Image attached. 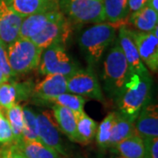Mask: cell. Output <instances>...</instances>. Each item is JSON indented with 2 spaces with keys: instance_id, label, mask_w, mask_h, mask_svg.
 Listing matches in <instances>:
<instances>
[{
  "instance_id": "obj_1",
  "label": "cell",
  "mask_w": 158,
  "mask_h": 158,
  "mask_svg": "<svg viewBox=\"0 0 158 158\" xmlns=\"http://www.w3.org/2000/svg\"><path fill=\"white\" fill-rule=\"evenodd\" d=\"M127 21L118 23H98L80 34L78 44L89 67L92 68L101 60L108 46L116 38L117 29Z\"/></svg>"
},
{
  "instance_id": "obj_2",
  "label": "cell",
  "mask_w": 158,
  "mask_h": 158,
  "mask_svg": "<svg viewBox=\"0 0 158 158\" xmlns=\"http://www.w3.org/2000/svg\"><path fill=\"white\" fill-rule=\"evenodd\" d=\"M151 87L152 80L149 73L130 75L121 94L115 100L119 113L135 121L141 109L149 102Z\"/></svg>"
},
{
  "instance_id": "obj_3",
  "label": "cell",
  "mask_w": 158,
  "mask_h": 158,
  "mask_svg": "<svg viewBox=\"0 0 158 158\" xmlns=\"http://www.w3.org/2000/svg\"><path fill=\"white\" fill-rule=\"evenodd\" d=\"M129 77L128 64L117 40L114 47L109 50L104 62L102 81L106 95L116 100Z\"/></svg>"
},
{
  "instance_id": "obj_4",
  "label": "cell",
  "mask_w": 158,
  "mask_h": 158,
  "mask_svg": "<svg viewBox=\"0 0 158 158\" xmlns=\"http://www.w3.org/2000/svg\"><path fill=\"white\" fill-rule=\"evenodd\" d=\"M6 54L11 70L17 76L39 67L42 50L32 40L18 38L6 47Z\"/></svg>"
},
{
  "instance_id": "obj_5",
  "label": "cell",
  "mask_w": 158,
  "mask_h": 158,
  "mask_svg": "<svg viewBox=\"0 0 158 158\" xmlns=\"http://www.w3.org/2000/svg\"><path fill=\"white\" fill-rule=\"evenodd\" d=\"M59 8L69 21L77 24L106 21L104 0H59Z\"/></svg>"
},
{
  "instance_id": "obj_6",
  "label": "cell",
  "mask_w": 158,
  "mask_h": 158,
  "mask_svg": "<svg viewBox=\"0 0 158 158\" xmlns=\"http://www.w3.org/2000/svg\"><path fill=\"white\" fill-rule=\"evenodd\" d=\"M79 69L78 64L69 56L65 47L60 43H53L44 49L39 64L40 75L60 74L70 77Z\"/></svg>"
},
{
  "instance_id": "obj_7",
  "label": "cell",
  "mask_w": 158,
  "mask_h": 158,
  "mask_svg": "<svg viewBox=\"0 0 158 158\" xmlns=\"http://www.w3.org/2000/svg\"><path fill=\"white\" fill-rule=\"evenodd\" d=\"M68 91L79 96L104 101V94L96 73L92 68L79 69L67 80Z\"/></svg>"
},
{
  "instance_id": "obj_8",
  "label": "cell",
  "mask_w": 158,
  "mask_h": 158,
  "mask_svg": "<svg viewBox=\"0 0 158 158\" xmlns=\"http://www.w3.org/2000/svg\"><path fill=\"white\" fill-rule=\"evenodd\" d=\"M72 32L71 23L62 13L58 18L48 23L40 33L36 34L30 40L43 51L53 43L65 45Z\"/></svg>"
},
{
  "instance_id": "obj_9",
  "label": "cell",
  "mask_w": 158,
  "mask_h": 158,
  "mask_svg": "<svg viewBox=\"0 0 158 158\" xmlns=\"http://www.w3.org/2000/svg\"><path fill=\"white\" fill-rule=\"evenodd\" d=\"M158 27L151 32L133 31V37L141 62L153 72L158 69Z\"/></svg>"
},
{
  "instance_id": "obj_10",
  "label": "cell",
  "mask_w": 158,
  "mask_h": 158,
  "mask_svg": "<svg viewBox=\"0 0 158 158\" xmlns=\"http://www.w3.org/2000/svg\"><path fill=\"white\" fill-rule=\"evenodd\" d=\"M36 119L40 141L45 146L55 150L60 156H66V152L62 146L59 133V127L50 112L48 110L40 112L36 114Z\"/></svg>"
},
{
  "instance_id": "obj_11",
  "label": "cell",
  "mask_w": 158,
  "mask_h": 158,
  "mask_svg": "<svg viewBox=\"0 0 158 158\" xmlns=\"http://www.w3.org/2000/svg\"><path fill=\"white\" fill-rule=\"evenodd\" d=\"M23 19L13 10L9 0H0V40L6 47L19 38Z\"/></svg>"
},
{
  "instance_id": "obj_12",
  "label": "cell",
  "mask_w": 158,
  "mask_h": 158,
  "mask_svg": "<svg viewBox=\"0 0 158 158\" xmlns=\"http://www.w3.org/2000/svg\"><path fill=\"white\" fill-rule=\"evenodd\" d=\"M68 77L60 74H48L36 85H34L32 97L40 105H48L49 99L69 92L67 88Z\"/></svg>"
},
{
  "instance_id": "obj_13",
  "label": "cell",
  "mask_w": 158,
  "mask_h": 158,
  "mask_svg": "<svg viewBox=\"0 0 158 158\" xmlns=\"http://www.w3.org/2000/svg\"><path fill=\"white\" fill-rule=\"evenodd\" d=\"M118 42L128 64L130 75H144L148 73L139 56L135 42L133 37L132 30L128 29L125 26H122L119 28Z\"/></svg>"
},
{
  "instance_id": "obj_14",
  "label": "cell",
  "mask_w": 158,
  "mask_h": 158,
  "mask_svg": "<svg viewBox=\"0 0 158 158\" xmlns=\"http://www.w3.org/2000/svg\"><path fill=\"white\" fill-rule=\"evenodd\" d=\"M34 85L32 81L17 83L10 80L0 85V109L6 110L32 97Z\"/></svg>"
},
{
  "instance_id": "obj_15",
  "label": "cell",
  "mask_w": 158,
  "mask_h": 158,
  "mask_svg": "<svg viewBox=\"0 0 158 158\" xmlns=\"http://www.w3.org/2000/svg\"><path fill=\"white\" fill-rule=\"evenodd\" d=\"M62 13L60 8H54L25 17L20 26L19 38L31 40Z\"/></svg>"
},
{
  "instance_id": "obj_16",
  "label": "cell",
  "mask_w": 158,
  "mask_h": 158,
  "mask_svg": "<svg viewBox=\"0 0 158 158\" xmlns=\"http://www.w3.org/2000/svg\"><path fill=\"white\" fill-rule=\"evenodd\" d=\"M136 135L141 139L158 136L157 106L155 105L145 106L134 121Z\"/></svg>"
},
{
  "instance_id": "obj_17",
  "label": "cell",
  "mask_w": 158,
  "mask_h": 158,
  "mask_svg": "<svg viewBox=\"0 0 158 158\" xmlns=\"http://www.w3.org/2000/svg\"><path fill=\"white\" fill-rule=\"evenodd\" d=\"M53 117L55 118L59 129L62 131L70 141L78 142L77 134L76 117L74 113L68 108L54 105L52 107Z\"/></svg>"
},
{
  "instance_id": "obj_18",
  "label": "cell",
  "mask_w": 158,
  "mask_h": 158,
  "mask_svg": "<svg viewBox=\"0 0 158 158\" xmlns=\"http://www.w3.org/2000/svg\"><path fill=\"white\" fill-rule=\"evenodd\" d=\"M13 10L22 18L49 9L59 8V0H9Z\"/></svg>"
},
{
  "instance_id": "obj_19",
  "label": "cell",
  "mask_w": 158,
  "mask_h": 158,
  "mask_svg": "<svg viewBox=\"0 0 158 158\" xmlns=\"http://www.w3.org/2000/svg\"><path fill=\"white\" fill-rule=\"evenodd\" d=\"M134 135H136L134 121H132L120 113H116L109 148H113L119 141H123L126 138H128Z\"/></svg>"
},
{
  "instance_id": "obj_20",
  "label": "cell",
  "mask_w": 158,
  "mask_h": 158,
  "mask_svg": "<svg viewBox=\"0 0 158 158\" xmlns=\"http://www.w3.org/2000/svg\"><path fill=\"white\" fill-rule=\"evenodd\" d=\"M158 12L148 6L131 13L129 22L140 32H151L157 27Z\"/></svg>"
},
{
  "instance_id": "obj_21",
  "label": "cell",
  "mask_w": 158,
  "mask_h": 158,
  "mask_svg": "<svg viewBox=\"0 0 158 158\" xmlns=\"http://www.w3.org/2000/svg\"><path fill=\"white\" fill-rule=\"evenodd\" d=\"M15 144L23 158H58L62 156L40 141H21Z\"/></svg>"
},
{
  "instance_id": "obj_22",
  "label": "cell",
  "mask_w": 158,
  "mask_h": 158,
  "mask_svg": "<svg viewBox=\"0 0 158 158\" xmlns=\"http://www.w3.org/2000/svg\"><path fill=\"white\" fill-rule=\"evenodd\" d=\"M113 149L124 158H144L145 155L143 139L137 135H134L119 141Z\"/></svg>"
},
{
  "instance_id": "obj_23",
  "label": "cell",
  "mask_w": 158,
  "mask_h": 158,
  "mask_svg": "<svg viewBox=\"0 0 158 158\" xmlns=\"http://www.w3.org/2000/svg\"><path fill=\"white\" fill-rule=\"evenodd\" d=\"M74 114L76 117V127L78 137V143L87 145L95 138L98 124L94 119L90 118L85 112Z\"/></svg>"
},
{
  "instance_id": "obj_24",
  "label": "cell",
  "mask_w": 158,
  "mask_h": 158,
  "mask_svg": "<svg viewBox=\"0 0 158 158\" xmlns=\"http://www.w3.org/2000/svg\"><path fill=\"white\" fill-rule=\"evenodd\" d=\"M106 20L110 23L127 21L129 15L128 0H104Z\"/></svg>"
},
{
  "instance_id": "obj_25",
  "label": "cell",
  "mask_w": 158,
  "mask_h": 158,
  "mask_svg": "<svg viewBox=\"0 0 158 158\" xmlns=\"http://www.w3.org/2000/svg\"><path fill=\"white\" fill-rule=\"evenodd\" d=\"M6 118L10 124L13 135L14 143H19L22 141V130L24 126L23 107L18 103L6 109Z\"/></svg>"
},
{
  "instance_id": "obj_26",
  "label": "cell",
  "mask_w": 158,
  "mask_h": 158,
  "mask_svg": "<svg viewBox=\"0 0 158 158\" xmlns=\"http://www.w3.org/2000/svg\"><path fill=\"white\" fill-rule=\"evenodd\" d=\"M23 115L24 126L22 130V141H40L38 134L36 113L32 108L27 106L23 108Z\"/></svg>"
},
{
  "instance_id": "obj_27",
  "label": "cell",
  "mask_w": 158,
  "mask_h": 158,
  "mask_svg": "<svg viewBox=\"0 0 158 158\" xmlns=\"http://www.w3.org/2000/svg\"><path fill=\"white\" fill-rule=\"evenodd\" d=\"M48 104H54L60 106H63L71 110L74 113H79L84 112L85 99L84 97L66 92L49 99L48 105Z\"/></svg>"
},
{
  "instance_id": "obj_28",
  "label": "cell",
  "mask_w": 158,
  "mask_h": 158,
  "mask_svg": "<svg viewBox=\"0 0 158 158\" xmlns=\"http://www.w3.org/2000/svg\"><path fill=\"white\" fill-rule=\"evenodd\" d=\"M115 113H108L107 116L102 120L101 123L97 128L95 138H96L97 144L100 148L103 149L109 148L110 139L112 135L113 123L115 119Z\"/></svg>"
},
{
  "instance_id": "obj_29",
  "label": "cell",
  "mask_w": 158,
  "mask_h": 158,
  "mask_svg": "<svg viewBox=\"0 0 158 158\" xmlns=\"http://www.w3.org/2000/svg\"><path fill=\"white\" fill-rule=\"evenodd\" d=\"M14 142L13 135L7 118L0 109V146H5Z\"/></svg>"
},
{
  "instance_id": "obj_30",
  "label": "cell",
  "mask_w": 158,
  "mask_h": 158,
  "mask_svg": "<svg viewBox=\"0 0 158 158\" xmlns=\"http://www.w3.org/2000/svg\"><path fill=\"white\" fill-rule=\"evenodd\" d=\"M0 71L9 79L15 77V74L12 72L8 62L6 47L3 43H0Z\"/></svg>"
},
{
  "instance_id": "obj_31",
  "label": "cell",
  "mask_w": 158,
  "mask_h": 158,
  "mask_svg": "<svg viewBox=\"0 0 158 158\" xmlns=\"http://www.w3.org/2000/svg\"><path fill=\"white\" fill-rule=\"evenodd\" d=\"M145 146L144 158H158V138L143 139Z\"/></svg>"
},
{
  "instance_id": "obj_32",
  "label": "cell",
  "mask_w": 158,
  "mask_h": 158,
  "mask_svg": "<svg viewBox=\"0 0 158 158\" xmlns=\"http://www.w3.org/2000/svg\"><path fill=\"white\" fill-rule=\"evenodd\" d=\"M0 158H23L13 142L0 147Z\"/></svg>"
},
{
  "instance_id": "obj_33",
  "label": "cell",
  "mask_w": 158,
  "mask_h": 158,
  "mask_svg": "<svg viewBox=\"0 0 158 158\" xmlns=\"http://www.w3.org/2000/svg\"><path fill=\"white\" fill-rule=\"evenodd\" d=\"M148 0H128V8L129 12L133 13L141 10L144 6H147Z\"/></svg>"
},
{
  "instance_id": "obj_34",
  "label": "cell",
  "mask_w": 158,
  "mask_h": 158,
  "mask_svg": "<svg viewBox=\"0 0 158 158\" xmlns=\"http://www.w3.org/2000/svg\"><path fill=\"white\" fill-rule=\"evenodd\" d=\"M147 6L158 12V0H148Z\"/></svg>"
},
{
  "instance_id": "obj_35",
  "label": "cell",
  "mask_w": 158,
  "mask_h": 158,
  "mask_svg": "<svg viewBox=\"0 0 158 158\" xmlns=\"http://www.w3.org/2000/svg\"><path fill=\"white\" fill-rule=\"evenodd\" d=\"M8 80H10V79L8 78L7 77H6L4 74L2 73L1 71H0V85H2L3 83H5L6 81H8Z\"/></svg>"
},
{
  "instance_id": "obj_36",
  "label": "cell",
  "mask_w": 158,
  "mask_h": 158,
  "mask_svg": "<svg viewBox=\"0 0 158 158\" xmlns=\"http://www.w3.org/2000/svg\"><path fill=\"white\" fill-rule=\"evenodd\" d=\"M108 158H124V157H122L121 156H119V155H116V156H110V157H108Z\"/></svg>"
},
{
  "instance_id": "obj_37",
  "label": "cell",
  "mask_w": 158,
  "mask_h": 158,
  "mask_svg": "<svg viewBox=\"0 0 158 158\" xmlns=\"http://www.w3.org/2000/svg\"><path fill=\"white\" fill-rule=\"evenodd\" d=\"M58 158H67L66 156H60V157H58Z\"/></svg>"
},
{
  "instance_id": "obj_38",
  "label": "cell",
  "mask_w": 158,
  "mask_h": 158,
  "mask_svg": "<svg viewBox=\"0 0 158 158\" xmlns=\"http://www.w3.org/2000/svg\"><path fill=\"white\" fill-rule=\"evenodd\" d=\"M0 43H2V42H1V40H0Z\"/></svg>"
}]
</instances>
